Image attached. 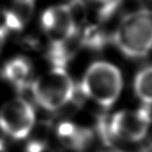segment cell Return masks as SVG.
<instances>
[{"mask_svg": "<svg viewBox=\"0 0 152 152\" xmlns=\"http://www.w3.org/2000/svg\"><path fill=\"white\" fill-rule=\"evenodd\" d=\"M112 39L116 49L126 57H145L152 50V9L140 7L125 14Z\"/></svg>", "mask_w": 152, "mask_h": 152, "instance_id": "6da1fadb", "label": "cell"}, {"mask_svg": "<svg viewBox=\"0 0 152 152\" xmlns=\"http://www.w3.org/2000/svg\"><path fill=\"white\" fill-rule=\"evenodd\" d=\"M123 89V76L115 64L97 60L88 66L80 81L85 98L103 109H110L119 99Z\"/></svg>", "mask_w": 152, "mask_h": 152, "instance_id": "7a4b0ae2", "label": "cell"}, {"mask_svg": "<svg viewBox=\"0 0 152 152\" xmlns=\"http://www.w3.org/2000/svg\"><path fill=\"white\" fill-rule=\"evenodd\" d=\"M150 107L142 106L133 110H121L99 120V134L107 144L117 140L138 142L146 137L151 125Z\"/></svg>", "mask_w": 152, "mask_h": 152, "instance_id": "3957f363", "label": "cell"}, {"mask_svg": "<svg viewBox=\"0 0 152 152\" xmlns=\"http://www.w3.org/2000/svg\"><path fill=\"white\" fill-rule=\"evenodd\" d=\"M34 101L42 109L54 112L67 106L75 95V83L64 68L53 67L41 74L30 84Z\"/></svg>", "mask_w": 152, "mask_h": 152, "instance_id": "277c9868", "label": "cell"}, {"mask_svg": "<svg viewBox=\"0 0 152 152\" xmlns=\"http://www.w3.org/2000/svg\"><path fill=\"white\" fill-rule=\"evenodd\" d=\"M36 122L34 107L23 98H14L0 107V130L16 140L30 135Z\"/></svg>", "mask_w": 152, "mask_h": 152, "instance_id": "5b68a950", "label": "cell"}, {"mask_svg": "<svg viewBox=\"0 0 152 152\" xmlns=\"http://www.w3.org/2000/svg\"><path fill=\"white\" fill-rule=\"evenodd\" d=\"M40 24L50 43L66 42L77 38L80 28L68 4L53 5L41 15Z\"/></svg>", "mask_w": 152, "mask_h": 152, "instance_id": "8992f818", "label": "cell"}, {"mask_svg": "<svg viewBox=\"0 0 152 152\" xmlns=\"http://www.w3.org/2000/svg\"><path fill=\"white\" fill-rule=\"evenodd\" d=\"M36 0H4L3 25L8 31H20L32 17Z\"/></svg>", "mask_w": 152, "mask_h": 152, "instance_id": "52a82bcc", "label": "cell"}, {"mask_svg": "<svg viewBox=\"0 0 152 152\" xmlns=\"http://www.w3.org/2000/svg\"><path fill=\"white\" fill-rule=\"evenodd\" d=\"M55 135L62 145L75 151L83 150L92 139L89 129L70 120L59 122L55 129Z\"/></svg>", "mask_w": 152, "mask_h": 152, "instance_id": "ba28073f", "label": "cell"}, {"mask_svg": "<svg viewBox=\"0 0 152 152\" xmlns=\"http://www.w3.org/2000/svg\"><path fill=\"white\" fill-rule=\"evenodd\" d=\"M32 65L27 58L15 56L9 59L2 68V77L18 91H23L32 83Z\"/></svg>", "mask_w": 152, "mask_h": 152, "instance_id": "9c48e42d", "label": "cell"}, {"mask_svg": "<svg viewBox=\"0 0 152 152\" xmlns=\"http://www.w3.org/2000/svg\"><path fill=\"white\" fill-rule=\"evenodd\" d=\"M133 90L142 106H152V64L137 73L133 81Z\"/></svg>", "mask_w": 152, "mask_h": 152, "instance_id": "30bf717a", "label": "cell"}, {"mask_svg": "<svg viewBox=\"0 0 152 152\" xmlns=\"http://www.w3.org/2000/svg\"><path fill=\"white\" fill-rule=\"evenodd\" d=\"M80 38L81 46L90 50H99L107 45L110 37L100 24H90L83 28Z\"/></svg>", "mask_w": 152, "mask_h": 152, "instance_id": "8fae6325", "label": "cell"}, {"mask_svg": "<svg viewBox=\"0 0 152 152\" xmlns=\"http://www.w3.org/2000/svg\"><path fill=\"white\" fill-rule=\"evenodd\" d=\"M73 41L74 39L66 42L50 43L47 55L50 62L53 64V67L65 69L74 54V48L72 47Z\"/></svg>", "mask_w": 152, "mask_h": 152, "instance_id": "7c38bea8", "label": "cell"}, {"mask_svg": "<svg viewBox=\"0 0 152 152\" xmlns=\"http://www.w3.org/2000/svg\"><path fill=\"white\" fill-rule=\"evenodd\" d=\"M25 152H55L43 140H32L25 147Z\"/></svg>", "mask_w": 152, "mask_h": 152, "instance_id": "4fadbf2b", "label": "cell"}, {"mask_svg": "<svg viewBox=\"0 0 152 152\" xmlns=\"http://www.w3.org/2000/svg\"><path fill=\"white\" fill-rule=\"evenodd\" d=\"M7 35H8V30L3 25H0V50H2L3 46H4Z\"/></svg>", "mask_w": 152, "mask_h": 152, "instance_id": "5bb4252c", "label": "cell"}, {"mask_svg": "<svg viewBox=\"0 0 152 152\" xmlns=\"http://www.w3.org/2000/svg\"><path fill=\"white\" fill-rule=\"evenodd\" d=\"M100 152H125V151L119 149V148H116V147L109 145V146H107L106 148H104V149L102 151H100Z\"/></svg>", "mask_w": 152, "mask_h": 152, "instance_id": "9a60e30c", "label": "cell"}, {"mask_svg": "<svg viewBox=\"0 0 152 152\" xmlns=\"http://www.w3.org/2000/svg\"><path fill=\"white\" fill-rule=\"evenodd\" d=\"M85 1H89V2H92V3H95V4H97L98 7L103 5L104 3H106L107 1H109V0H85Z\"/></svg>", "mask_w": 152, "mask_h": 152, "instance_id": "2e32d148", "label": "cell"}]
</instances>
